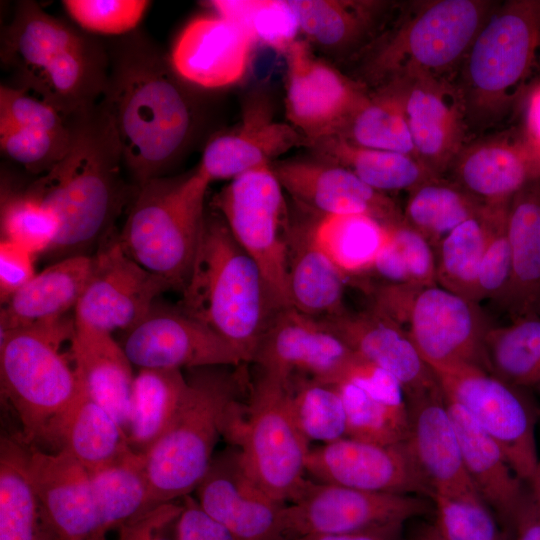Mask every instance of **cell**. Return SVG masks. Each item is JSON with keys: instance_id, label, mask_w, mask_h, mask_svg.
<instances>
[{"instance_id": "cell-1", "label": "cell", "mask_w": 540, "mask_h": 540, "mask_svg": "<svg viewBox=\"0 0 540 540\" xmlns=\"http://www.w3.org/2000/svg\"><path fill=\"white\" fill-rule=\"evenodd\" d=\"M183 81L171 58L139 32L112 48L100 103L113 120L136 187L166 176L192 139L196 108Z\"/></svg>"}, {"instance_id": "cell-2", "label": "cell", "mask_w": 540, "mask_h": 540, "mask_svg": "<svg viewBox=\"0 0 540 540\" xmlns=\"http://www.w3.org/2000/svg\"><path fill=\"white\" fill-rule=\"evenodd\" d=\"M67 154L25 189L56 216L58 235L46 255L57 260L85 253L113 231L127 196L124 166L112 118L99 102L68 119Z\"/></svg>"}, {"instance_id": "cell-3", "label": "cell", "mask_w": 540, "mask_h": 540, "mask_svg": "<svg viewBox=\"0 0 540 540\" xmlns=\"http://www.w3.org/2000/svg\"><path fill=\"white\" fill-rule=\"evenodd\" d=\"M0 56L14 76L12 87L44 101L66 120L98 104L107 84L104 46L34 1L17 4L2 30Z\"/></svg>"}, {"instance_id": "cell-4", "label": "cell", "mask_w": 540, "mask_h": 540, "mask_svg": "<svg viewBox=\"0 0 540 540\" xmlns=\"http://www.w3.org/2000/svg\"><path fill=\"white\" fill-rule=\"evenodd\" d=\"M177 307L229 342L250 364L271 310L263 275L218 211L206 213Z\"/></svg>"}, {"instance_id": "cell-5", "label": "cell", "mask_w": 540, "mask_h": 540, "mask_svg": "<svg viewBox=\"0 0 540 540\" xmlns=\"http://www.w3.org/2000/svg\"><path fill=\"white\" fill-rule=\"evenodd\" d=\"M246 365L186 370L187 390L172 422L143 454L148 489L145 512L196 490L230 410L249 392Z\"/></svg>"}, {"instance_id": "cell-6", "label": "cell", "mask_w": 540, "mask_h": 540, "mask_svg": "<svg viewBox=\"0 0 540 540\" xmlns=\"http://www.w3.org/2000/svg\"><path fill=\"white\" fill-rule=\"evenodd\" d=\"M0 333L1 395L17 414L25 444L60 450L62 425L81 393L74 316Z\"/></svg>"}, {"instance_id": "cell-7", "label": "cell", "mask_w": 540, "mask_h": 540, "mask_svg": "<svg viewBox=\"0 0 540 540\" xmlns=\"http://www.w3.org/2000/svg\"><path fill=\"white\" fill-rule=\"evenodd\" d=\"M459 72L468 124L487 127L517 112L540 80V0L498 2Z\"/></svg>"}, {"instance_id": "cell-8", "label": "cell", "mask_w": 540, "mask_h": 540, "mask_svg": "<svg viewBox=\"0 0 540 540\" xmlns=\"http://www.w3.org/2000/svg\"><path fill=\"white\" fill-rule=\"evenodd\" d=\"M498 2L415 1L370 50L367 80L378 88L413 76L454 81L481 27Z\"/></svg>"}, {"instance_id": "cell-9", "label": "cell", "mask_w": 540, "mask_h": 540, "mask_svg": "<svg viewBox=\"0 0 540 540\" xmlns=\"http://www.w3.org/2000/svg\"><path fill=\"white\" fill-rule=\"evenodd\" d=\"M210 181L198 169L137 188L119 242L125 253L182 292L195 257Z\"/></svg>"}, {"instance_id": "cell-10", "label": "cell", "mask_w": 540, "mask_h": 540, "mask_svg": "<svg viewBox=\"0 0 540 540\" xmlns=\"http://www.w3.org/2000/svg\"><path fill=\"white\" fill-rule=\"evenodd\" d=\"M223 436L239 448L247 474L266 494L284 504L296 498L308 480L310 442L293 417L290 384L256 368L247 400Z\"/></svg>"}, {"instance_id": "cell-11", "label": "cell", "mask_w": 540, "mask_h": 540, "mask_svg": "<svg viewBox=\"0 0 540 540\" xmlns=\"http://www.w3.org/2000/svg\"><path fill=\"white\" fill-rule=\"evenodd\" d=\"M284 192L272 165H266L231 179L213 201L236 241L258 265L274 314L289 307L287 243L291 221Z\"/></svg>"}, {"instance_id": "cell-12", "label": "cell", "mask_w": 540, "mask_h": 540, "mask_svg": "<svg viewBox=\"0 0 540 540\" xmlns=\"http://www.w3.org/2000/svg\"><path fill=\"white\" fill-rule=\"evenodd\" d=\"M432 371L444 396L458 404L497 443L518 477L530 483L540 457L535 419L524 390L475 365Z\"/></svg>"}, {"instance_id": "cell-13", "label": "cell", "mask_w": 540, "mask_h": 540, "mask_svg": "<svg viewBox=\"0 0 540 540\" xmlns=\"http://www.w3.org/2000/svg\"><path fill=\"white\" fill-rule=\"evenodd\" d=\"M434 511L418 495L357 490L307 480L280 512L282 540L310 534L347 533L401 523Z\"/></svg>"}, {"instance_id": "cell-14", "label": "cell", "mask_w": 540, "mask_h": 540, "mask_svg": "<svg viewBox=\"0 0 540 540\" xmlns=\"http://www.w3.org/2000/svg\"><path fill=\"white\" fill-rule=\"evenodd\" d=\"M393 321L406 330L431 370L456 365L487 370L484 342L492 325L479 303L440 285L421 287Z\"/></svg>"}, {"instance_id": "cell-15", "label": "cell", "mask_w": 540, "mask_h": 540, "mask_svg": "<svg viewBox=\"0 0 540 540\" xmlns=\"http://www.w3.org/2000/svg\"><path fill=\"white\" fill-rule=\"evenodd\" d=\"M171 289L165 279L130 258L112 232L93 254L91 275L74 309L75 323L109 334L125 333Z\"/></svg>"}, {"instance_id": "cell-16", "label": "cell", "mask_w": 540, "mask_h": 540, "mask_svg": "<svg viewBox=\"0 0 540 540\" xmlns=\"http://www.w3.org/2000/svg\"><path fill=\"white\" fill-rule=\"evenodd\" d=\"M287 64L286 115L309 142L334 135L366 100L361 82L319 60L305 40L284 53Z\"/></svg>"}, {"instance_id": "cell-17", "label": "cell", "mask_w": 540, "mask_h": 540, "mask_svg": "<svg viewBox=\"0 0 540 540\" xmlns=\"http://www.w3.org/2000/svg\"><path fill=\"white\" fill-rule=\"evenodd\" d=\"M354 357L321 319L287 307L270 318L250 364L288 384L331 383Z\"/></svg>"}, {"instance_id": "cell-18", "label": "cell", "mask_w": 540, "mask_h": 540, "mask_svg": "<svg viewBox=\"0 0 540 540\" xmlns=\"http://www.w3.org/2000/svg\"><path fill=\"white\" fill-rule=\"evenodd\" d=\"M120 345L131 364L139 369L188 370L246 364L229 342L177 305L155 302L146 317L124 333Z\"/></svg>"}, {"instance_id": "cell-19", "label": "cell", "mask_w": 540, "mask_h": 540, "mask_svg": "<svg viewBox=\"0 0 540 540\" xmlns=\"http://www.w3.org/2000/svg\"><path fill=\"white\" fill-rule=\"evenodd\" d=\"M306 474L319 483L431 499L405 442L383 445L344 437L322 444L310 448Z\"/></svg>"}, {"instance_id": "cell-20", "label": "cell", "mask_w": 540, "mask_h": 540, "mask_svg": "<svg viewBox=\"0 0 540 540\" xmlns=\"http://www.w3.org/2000/svg\"><path fill=\"white\" fill-rule=\"evenodd\" d=\"M195 492L204 512L237 540H282L279 519L285 504L250 478L238 447L231 445L213 456Z\"/></svg>"}, {"instance_id": "cell-21", "label": "cell", "mask_w": 540, "mask_h": 540, "mask_svg": "<svg viewBox=\"0 0 540 540\" xmlns=\"http://www.w3.org/2000/svg\"><path fill=\"white\" fill-rule=\"evenodd\" d=\"M390 84L401 90L416 158L441 177L466 145L468 123L456 83L418 75Z\"/></svg>"}, {"instance_id": "cell-22", "label": "cell", "mask_w": 540, "mask_h": 540, "mask_svg": "<svg viewBox=\"0 0 540 540\" xmlns=\"http://www.w3.org/2000/svg\"><path fill=\"white\" fill-rule=\"evenodd\" d=\"M27 469L48 529L58 540H106L100 534L90 474L66 450L26 447Z\"/></svg>"}, {"instance_id": "cell-23", "label": "cell", "mask_w": 540, "mask_h": 540, "mask_svg": "<svg viewBox=\"0 0 540 540\" xmlns=\"http://www.w3.org/2000/svg\"><path fill=\"white\" fill-rule=\"evenodd\" d=\"M329 384L336 387L344 404L346 437L383 445L406 441V394L391 373L355 354Z\"/></svg>"}, {"instance_id": "cell-24", "label": "cell", "mask_w": 540, "mask_h": 540, "mask_svg": "<svg viewBox=\"0 0 540 540\" xmlns=\"http://www.w3.org/2000/svg\"><path fill=\"white\" fill-rule=\"evenodd\" d=\"M409 430L405 441L434 496L477 492L464 465L458 435L439 384L406 397Z\"/></svg>"}, {"instance_id": "cell-25", "label": "cell", "mask_w": 540, "mask_h": 540, "mask_svg": "<svg viewBox=\"0 0 540 540\" xmlns=\"http://www.w3.org/2000/svg\"><path fill=\"white\" fill-rule=\"evenodd\" d=\"M272 169L284 191L315 214H364L387 225L404 220L390 197L344 167L323 161H285Z\"/></svg>"}, {"instance_id": "cell-26", "label": "cell", "mask_w": 540, "mask_h": 540, "mask_svg": "<svg viewBox=\"0 0 540 540\" xmlns=\"http://www.w3.org/2000/svg\"><path fill=\"white\" fill-rule=\"evenodd\" d=\"M451 169L454 182L485 205L507 204L540 178V160L518 127L466 144Z\"/></svg>"}, {"instance_id": "cell-27", "label": "cell", "mask_w": 540, "mask_h": 540, "mask_svg": "<svg viewBox=\"0 0 540 540\" xmlns=\"http://www.w3.org/2000/svg\"><path fill=\"white\" fill-rule=\"evenodd\" d=\"M321 320L358 357L395 376L406 397L438 384L406 330L372 306L360 311L346 308Z\"/></svg>"}, {"instance_id": "cell-28", "label": "cell", "mask_w": 540, "mask_h": 540, "mask_svg": "<svg viewBox=\"0 0 540 540\" xmlns=\"http://www.w3.org/2000/svg\"><path fill=\"white\" fill-rule=\"evenodd\" d=\"M253 44L239 25L217 14L206 15L192 20L182 30L170 58L186 82L221 88L244 76Z\"/></svg>"}, {"instance_id": "cell-29", "label": "cell", "mask_w": 540, "mask_h": 540, "mask_svg": "<svg viewBox=\"0 0 540 540\" xmlns=\"http://www.w3.org/2000/svg\"><path fill=\"white\" fill-rule=\"evenodd\" d=\"M445 399L467 474L500 525L512 533L528 498V484L518 477L497 443L458 404Z\"/></svg>"}, {"instance_id": "cell-30", "label": "cell", "mask_w": 540, "mask_h": 540, "mask_svg": "<svg viewBox=\"0 0 540 540\" xmlns=\"http://www.w3.org/2000/svg\"><path fill=\"white\" fill-rule=\"evenodd\" d=\"M303 145L308 140L291 124L274 121L263 106H253L236 131L208 142L197 169L210 182L231 180Z\"/></svg>"}, {"instance_id": "cell-31", "label": "cell", "mask_w": 540, "mask_h": 540, "mask_svg": "<svg viewBox=\"0 0 540 540\" xmlns=\"http://www.w3.org/2000/svg\"><path fill=\"white\" fill-rule=\"evenodd\" d=\"M507 235L511 278L499 306L512 320L540 317V178L510 200Z\"/></svg>"}, {"instance_id": "cell-32", "label": "cell", "mask_w": 540, "mask_h": 540, "mask_svg": "<svg viewBox=\"0 0 540 540\" xmlns=\"http://www.w3.org/2000/svg\"><path fill=\"white\" fill-rule=\"evenodd\" d=\"M75 325L73 352L81 389L115 418L127 436L135 380L133 365L112 334Z\"/></svg>"}, {"instance_id": "cell-33", "label": "cell", "mask_w": 540, "mask_h": 540, "mask_svg": "<svg viewBox=\"0 0 540 540\" xmlns=\"http://www.w3.org/2000/svg\"><path fill=\"white\" fill-rule=\"evenodd\" d=\"M93 268V255H74L52 263L5 303L0 331L28 327L66 316L79 302Z\"/></svg>"}, {"instance_id": "cell-34", "label": "cell", "mask_w": 540, "mask_h": 540, "mask_svg": "<svg viewBox=\"0 0 540 540\" xmlns=\"http://www.w3.org/2000/svg\"><path fill=\"white\" fill-rule=\"evenodd\" d=\"M287 246L289 307L318 319L346 309L348 280L312 240L306 224L290 222Z\"/></svg>"}, {"instance_id": "cell-35", "label": "cell", "mask_w": 540, "mask_h": 540, "mask_svg": "<svg viewBox=\"0 0 540 540\" xmlns=\"http://www.w3.org/2000/svg\"><path fill=\"white\" fill-rule=\"evenodd\" d=\"M305 41L325 52H349L378 27L388 2L374 0H288Z\"/></svg>"}, {"instance_id": "cell-36", "label": "cell", "mask_w": 540, "mask_h": 540, "mask_svg": "<svg viewBox=\"0 0 540 540\" xmlns=\"http://www.w3.org/2000/svg\"><path fill=\"white\" fill-rule=\"evenodd\" d=\"M305 224L312 240L348 284H355L368 274L389 240L391 225L364 214H315Z\"/></svg>"}, {"instance_id": "cell-37", "label": "cell", "mask_w": 540, "mask_h": 540, "mask_svg": "<svg viewBox=\"0 0 540 540\" xmlns=\"http://www.w3.org/2000/svg\"><path fill=\"white\" fill-rule=\"evenodd\" d=\"M309 147L316 151L321 161L350 170L371 188L384 194L410 192L438 177L413 156L363 148L338 135L321 138Z\"/></svg>"}, {"instance_id": "cell-38", "label": "cell", "mask_w": 540, "mask_h": 540, "mask_svg": "<svg viewBox=\"0 0 540 540\" xmlns=\"http://www.w3.org/2000/svg\"><path fill=\"white\" fill-rule=\"evenodd\" d=\"M69 452L91 475L134 451L115 418L82 389L60 431V450Z\"/></svg>"}, {"instance_id": "cell-39", "label": "cell", "mask_w": 540, "mask_h": 540, "mask_svg": "<svg viewBox=\"0 0 540 540\" xmlns=\"http://www.w3.org/2000/svg\"><path fill=\"white\" fill-rule=\"evenodd\" d=\"M0 540H58L31 482L26 447L9 438L0 448Z\"/></svg>"}, {"instance_id": "cell-40", "label": "cell", "mask_w": 540, "mask_h": 540, "mask_svg": "<svg viewBox=\"0 0 540 540\" xmlns=\"http://www.w3.org/2000/svg\"><path fill=\"white\" fill-rule=\"evenodd\" d=\"M508 205H485L478 215L457 226L438 243L435 247L438 285L477 302L479 268L495 225Z\"/></svg>"}, {"instance_id": "cell-41", "label": "cell", "mask_w": 540, "mask_h": 540, "mask_svg": "<svg viewBox=\"0 0 540 540\" xmlns=\"http://www.w3.org/2000/svg\"><path fill=\"white\" fill-rule=\"evenodd\" d=\"M178 369H139L133 387L127 438L132 450L145 454L172 422L187 390Z\"/></svg>"}, {"instance_id": "cell-42", "label": "cell", "mask_w": 540, "mask_h": 540, "mask_svg": "<svg viewBox=\"0 0 540 540\" xmlns=\"http://www.w3.org/2000/svg\"><path fill=\"white\" fill-rule=\"evenodd\" d=\"M334 135L363 148L403 153L416 158L403 96L396 84L386 85L368 94Z\"/></svg>"}, {"instance_id": "cell-43", "label": "cell", "mask_w": 540, "mask_h": 540, "mask_svg": "<svg viewBox=\"0 0 540 540\" xmlns=\"http://www.w3.org/2000/svg\"><path fill=\"white\" fill-rule=\"evenodd\" d=\"M488 372L516 388L540 390V317L491 326L484 342Z\"/></svg>"}, {"instance_id": "cell-44", "label": "cell", "mask_w": 540, "mask_h": 540, "mask_svg": "<svg viewBox=\"0 0 540 540\" xmlns=\"http://www.w3.org/2000/svg\"><path fill=\"white\" fill-rule=\"evenodd\" d=\"M408 193L404 220L434 249L452 230L478 215L485 206L456 182L441 177L430 179Z\"/></svg>"}, {"instance_id": "cell-45", "label": "cell", "mask_w": 540, "mask_h": 540, "mask_svg": "<svg viewBox=\"0 0 540 540\" xmlns=\"http://www.w3.org/2000/svg\"><path fill=\"white\" fill-rule=\"evenodd\" d=\"M90 479L101 535L145 512L148 489L143 454L133 452L91 474Z\"/></svg>"}, {"instance_id": "cell-46", "label": "cell", "mask_w": 540, "mask_h": 540, "mask_svg": "<svg viewBox=\"0 0 540 540\" xmlns=\"http://www.w3.org/2000/svg\"><path fill=\"white\" fill-rule=\"evenodd\" d=\"M365 283L438 285L434 247L405 220L391 224L387 244L368 274L354 285Z\"/></svg>"}, {"instance_id": "cell-47", "label": "cell", "mask_w": 540, "mask_h": 540, "mask_svg": "<svg viewBox=\"0 0 540 540\" xmlns=\"http://www.w3.org/2000/svg\"><path fill=\"white\" fill-rule=\"evenodd\" d=\"M71 142L68 120L0 125L2 155L37 176L52 169L67 154Z\"/></svg>"}, {"instance_id": "cell-48", "label": "cell", "mask_w": 540, "mask_h": 540, "mask_svg": "<svg viewBox=\"0 0 540 540\" xmlns=\"http://www.w3.org/2000/svg\"><path fill=\"white\" fill-rule=\"evenodd\" d=\"M215 14L243 28L253 41L285 51L297 41L298 17L288 0H214Z\"/></svg>"}, {"instance_id": "cell-49", "label": "cell", "mask_w": 540, "mask_h": 540, "mask_svg": "<svg viewBox=\"0 0 540 540\" xmlns=\"http://www.w3.org/2000/svg\"><path fill=\"white\" fill-rule=\"evenodd\" d=\"M293 417L305 438L330 443L346 437V413L336 387L302 380L290 385Z\"/></svg>"}, {"instance_id": "cell-50", "label": "cell", "mask_w": 540, "mask_h": 540, "mask_svg": "<svg viewBox=\"0 0 540 540\" xmlns=\"http://www.w3.org/2000/svg\"><path fill=\"white\" fill-rule=\"evenodd\" d=\"M1 240L11 242L35 257L46 255L59 231L53 212L25 192H5L1 198Z\"/></svg>"}, {"instance_id": "cell-51", "label": "cell", "mask_w": 540, "mask_h": 540, "mask_svg": "<svg viewBox=\"0 0 540 540\" xmlns=\"http://www.w3.org/2000/svg\"><path fill=\"white\" fill-rule=\"evenodd\" d=\"M435 523L448 540H508L477 492L434 496Z\"/></svg>"}, {"instance_id": "cell-52", "label": "cell", "mask_w": 540, "mask_h": 540, "mask_svg": "<svg viewBox=\"0 0 540 540\" xmlns=\"http://www.w3.org/2000/svg\"><path fill=\"white\" fill-rule=\"evenodd\" d=\"M70 17L84 30L103 35H126L137 27L148 1L142 0H65Z\"/></svg>"}, {"instance_id": "cell-53", "label": "cell", "mask_w": 540, "mask_h": 540, "mask_svg": "<svg viewBox=\"0 0 540 540\" xmlns=\"http://www.w3.org/2000/svg\"><path fill=\"white\" fill-rule=\"evenodd\" d=\"M507 210L500 216L495 225L479 268L476 282V301L478 303L489 299L499 306L509 286L511 250L507 235Z\"/></svg>"}, {"instance_id": "cell-54", "label": "cell", "mask_w": 540, "mask_h": 540, "mask_svg": "<svg viewBox=\"0 0 540 540\" xmlns=\"http://www.w3.org/2000/svg\"><path fill=\"white\" fill-rule=\"evenodd\" d=\"M34 258L27 250L5 240L0 242V299L5 303L35 275Z\"/></svg>"}, {"instance_id": "cell-55", "label": "cell", "mask_w": 540, "mask_h": 540, "mask_svg": "<svg viewBox=\"0 0 540 540\" xmlns=\"http://www.w3.org/2000/svg\"><path fill=\"white\" fill-rule=\"evenodd\" d=\"M182 510L176 501L161 504L121 525L117 540H168L166 530Z\"/></svg>"}, {"instance_id": "cell-56", "label": "cell", "mask_w": 540, "mask_h": 540, "mask_svg": "<svg viewBox=\"0 0 540 540\" xmlns=\"http://www.w3.org/2000/svg\"><path fill=\"white\" fill-rule=\"evenodd\" d=\"M175 527V540H237L190 495L183 498V510Z\"/></svg>"}, {"instance_id": "cell-57", "label": "cell", "mask_w": 540, "mask_h": 540, "mask_svg": "<svg viewBox=\"0 0 540 540\" xmlns=\"http://www.w3.org/2000/svg\"><path fill=\"white\" fill-rule=\"evenodd\" d=\"M512 534L513 540H540V464L528 483V498Z\"/></svg>"}, {"instance_id": "cell-58", "label": "cell", "mask_w": 540, "mask_h": 540, "mask_svg": "<svg viewBox=\"0 0 540 540\" xmlns=\"http://www.w3.org/2000/svg\"><path fill=\"white\" fill-rule=\"evenodd\" d=\"M517 112H520L521 117L518 128L540 160V80L526 94Z\"/></svg>"}, {"instance_id": "cell-59", "label": "cell", "mask_w": 540, "mask_h": 540, "mask_svg": "<svg viewBox=\"0 0 540 540\" xmlns=\"http://www.w3.org/2000/svg\"><path fill=\"white\" fill-rule=\"evenodd\" d=\"M402 526L395 523L355 532L310 534L288 540H400Z\"/></svg>"}, {"instance_id": "cell-60", "label": "cell", "mask_w": 540, "mask_h": 540, "mask_svg": "<svg viewBox=\"0 0 540 540\" xmlns=\"http://www.w3.org/2000/svg\"><path fill=\"white\" fill-rule=\"evenodd\" d=\"M409 540H448L439 530L436 523H423L410 535Z\"/></svg>"}]
</instances>
